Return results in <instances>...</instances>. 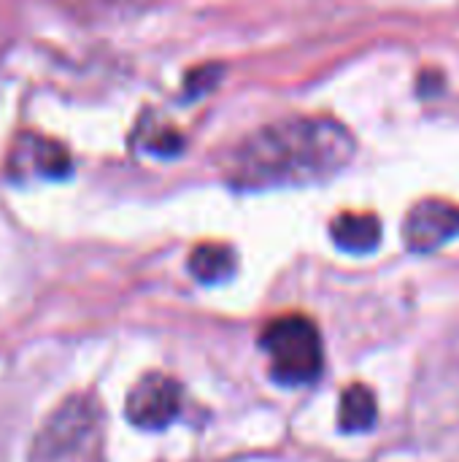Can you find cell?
I'll return each instance as SVG.
<instances>
[{
    "label": "cell",
    "instance_id": "1",
    "mask_svg": "<svg viewBox=\"0 0 459 462\" xmlns=\"http://www.w3.org/2000/svg\"><path fill=\"white\" fill-rule=\"evenodd\" d=\"M354 135L330 116H287L254 130L225 160V179L243 192L311 187L354 157Z\"/></svg>",
    "mask_w": 459,
    "mask_h": 462
},
{
    "label": "cell",
    "instance_id": "2",
    "mask_svg": "<svg viewBox=\"0 0 459 462\" xmlns=\"http://www.w3.org/2000/svg\"><path fill=\"white\" fill-rule=\"evenodd\" d=\"M260 346L268 355L271 376L284 387H303L319 379L325 368V344L314 319L284 314L265 325Z\"/></svg>",
    "mask_w": 459,
    "mask_h": 462
},
{
    "label": "cell",
    "instance_id": "3",
    "mask_svg": "<svg viewBox=\"0 0 459 462\" xmlns=\"http://www.w3.org/2000/svg\"><path fill=\"white\" fill-rule=\"evenodd\" d=\"M103 444V411L92 398H68L32 439L30 462H95Z\"/></svg>",
    "mask_w": 459,
    "mask_h": 462
},
{
    "label": "cell",
    "instance_id": "4",
    "mask_svg": "<svg viewBox=\"0 0 459 462\" xmlns=\"http://www.w3.org/2000/svg\"><path fill=\"white\" fill-rule=\"evenodd\" d=\"M181 384L168 374H146L127 393L124 414L141 430H165L181 414Z\"/></svg>",
    "mask_w": 459,
    "mask_h": 462
},
{
    "label": "cell",
    "instance_id": "5",
    "mask_svg": "<svg viewBox=\"0 0 459 462\" xmlns=\"http://www.w3.org/2000/svg\"><path fill=\"white\" fill-rule=\"evenodd\" d=\"M459 236V206L444 198L419 200L403 219V241L417 254L444 249Z\"/></svg>",
    "mask_w": 459,
    "mask_h": 462
},
{
    "label": "cell",
    "instance_id": "6",
    "mask_svg": "<svg viewBox=\"0 0 459 462\" xmlns=\"http://www.w3.org/2000/svg\"><path fill=\"white\" fill-rule=\"evenodd\" d=\"M11 176H32V179H65L73 171L70 152L49 135L24 133L16 138L8 154Z\"/></svg>",
    "mask_w": 459,
    "mask_h": 462
},
{
    "label": "cell",
    "instance_id": "7",
    "mask_svg": "<svg viewBox=\"0 0 459 462\" xmlns=\"http://www.w3.org/2000/svg\"><path fill=\"white\" fill-rule=\"evenodd\" d=\"M333 244L349 254H371L381 244V222L373 214H338L330 225Z\"/></svg>",
    "mask_w": 459,
    "mask_h": 462
},
{
    "label": "cell",
    "instance_id": "8",
    "mask_svg": "<svg viewBox=\"0 0 459 462\" xmlns=\"http://www.w3.org/2000/svg\"><path fill=\"white\" fill-rule=\"evenodd\" d=\"M187 268L200 284L214 287V284H225L235 276L238 257L227 244H200L192 249Z\"/></svg>",
    "mask_w": 459,
    "mask_h": 462
},
{
    "label": "cell",
    "instance_id": "9",
    "mask_svg": "<svg viewBox=\"0 0 459 462\" xmlns=\"http://www.w3.org/2000/svg\"><path fill=\"white\" fill-rule=\"evenodd\" d=\"M379 403L376 395L365 384H352L341 393L338 403V425L346 433H365L376 425Z\"/></svg>",
    "mask_w": 459,
    "mask_h": 462
},
{
    "label": "cell",
    "instance_id": "10",
    "mask_svg": "<svg viewBox=\"0 0 459 462\" xmlns=\"http://www.w3.org/2000/svg\"><path fill=\"white\" fill-rule=\"evenodd\" d=\"M143 149H146L149 154H179V149H181V135H179L173 127H160L157 133H149V130H146Z\"/></svg>",
    "mask_w": 459,
    "mask_h": 462
},
{
    "label": "cell",
    "instance_id": "11",
    "mask_svg": "<svg viewBox=\"0 0 459 462\" xmlns=\"http://www.w3.org/2000/svg\"><path fill=\"white\" fill-rule=\"evenodd\" d=\"M219 76H222V70L214 68V65L192 70V73L187 76V95H189V97H200L203 92H208V89L216 84Z\"/></svg>",
    "mask_w": 459,
    "mask_h": 462
}]
</instances>
